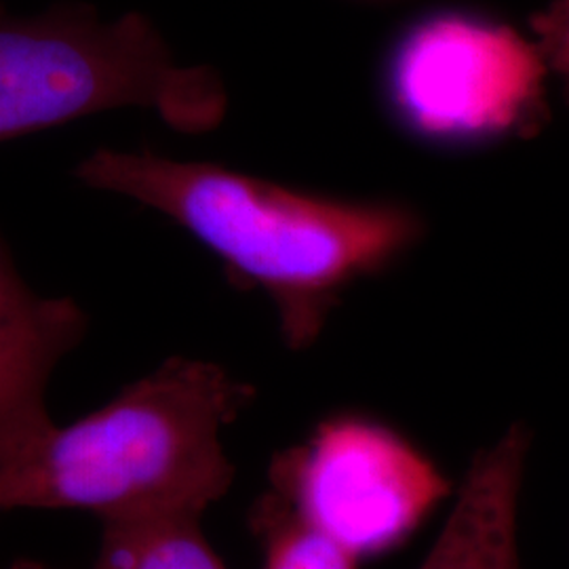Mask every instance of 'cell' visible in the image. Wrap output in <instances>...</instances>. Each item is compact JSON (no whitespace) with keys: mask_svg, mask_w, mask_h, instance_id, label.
<instances>
[{"mask_svg":"<svg viewBox=\"0 0 569 569\" xmlns=\"http://www.w3.org/2000/svg\"><path fill=\"white\" fill-rule=\"evenodd\" d=\"M74 176L182 226L220 258L232 281L264 291L293 350L315 345L346 291L387 270L425 230L403 204L315 197L154 152L98 148Z\"/></svg>","mask_w":569,"mask_h":569,"instance_id":"1","label":"cell"},{"mask_svg":"<svg viewBox=\"0 0 569 569\" xmlns=\"http://www.w3.org/2000/svg\"><path fill=\"white\" fill-rule=\"evenodd\" d=\"M256 388L173 357L81 420L51 428L0 472L4 510H84L108 521L201 517L234 481L224 430Z\"/></svg>","mask_w":569,"mask_h":569,"instance_id":"2","label":"cell"},{"mask_svg":"<svg viewBox=\"0 0 569 569\" xmlns=\"http://www.w3.org/2000/svg\"><path fill=\"white\" fill-rule=\"evenodd\" d=\"M226 103L218 72L180 66L142 13L106 21L87 2H56L16 16L0 2V142L131 106L204 133Z\"/></svg>","mask_w":569,"mask_h":569,"instance_id":"3","label":"cell"},{"mask_svg":"<svg viewBox=\"0 0 569 569\" xmlns=\"http://www.w3.org/2000/svg\"><path fill=\"white\" fill-rule=\"evenodd\" d=\"M268 493L357 561L403 545L451 483L395 428L336 416L272 460Z\"/></svg>","mask_w":569,"mask_h":569,"instance_id":"4","label":"cell"},{"mask_svg":"<svg viewBox=\"0 0 569 569\" xmlns=\"http://www.w3.org/2000/svg\"><path fill=\"white\" fill-rule=\"evenodd\" d=\"M547 72L536 42L507 23L437 13L399 41L388 87L413 133L435 142H493L542 129Z\"/></svg>","mask_w":569,"mask_h":569,"instance_id":"5","label":"cell"},{"mask_svg":"<svg viewBox=\"0 0 569 569\" xmlns=\"http://www.w3.org/2000/svg\"><path fill=\"white\" fill-rule=\"evenodd\" d=\"M87 329L89 317L74 300L42 298L28 287L0 234V472L56 427L49 382Z\"/></svg>","mask_w":569,"mask_h":569,"instance_id":"6","label":"cell"},{"mask_svg":"<svg viewBox=\"0 0 569 569\" xmlns=\"http://www.w3.org/2000/svg\"><path fill=\"white\" fill-rule=\"evenodd\" d=\"M528 453V428L515 425L475 456L418 569H519V500Z\"/></svg>","mask_w":569,"mask_h":569,"instance_id":"7","label":"cell"},{"mask_svg":"<svg viewBox=\"0 0 569 569\" xmlns=\"http://www.w3.org/2000/svg\"><path fill=\"white\" fill-rule=\"evenodd\" d=\"M91 569H226L201 517H146L102 523Z\"/></svg>","mask_w":569,"mask_h":569,"instance_id":"8","label":"cell"},{"mask_svg":"<svg viewBox=\"0 0 569 569\" xmlns=\"http://www.w3.org/2000/svg\"><path fill=\"white\" fill-rule=\"evenodd\" d=\"M251 528L264 550L262 569H359L355 557L306 528L268 491L253 507Z\"/></svg>","mask_w":569,"mask_h":569,"instance_id":"9","label":"cell"},{"mask_svg":"<svg viewBox=\"0 0 569 569\" xmlns=\"http://www.w3.org/2000/svg\"><path fill=\"white\" fill-rule=\"evenodd\" d=\"M529 26L547 68L563 82L569 102V0H552Z\"/></svg>","mask_w":569,"mask_h":569,"instance_id":"10","label":"cell"},{"mask_svg":"<svg viewBox=\"0 0 569 569\" xmlns=\"http://www.w3.org/2000/svg\"><path fill=\"white\" fill-rule=\"evenodd\" d=\"M9 569H51L47 568V566H42L39 561H30V559H21V561H16L13 566Z\"/></svg>","mask_w":569,"mask_h":569,"instance_id":"11","label":"cell"}]
</instances>
